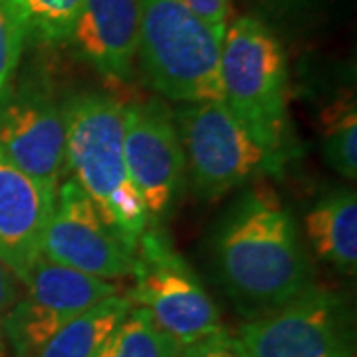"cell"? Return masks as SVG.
I'll use <instances>...</instances> for the list:
<instances>
[{
  "mask_svg": "<svg viewBox=\"0 0 357 357\" xmlns=\"http://www.w3.org/2000/svg\"><path fill=\"white\" fill-rule=\"evenodd\" d=\"M213 260L222 290L248 321L316 286L292 211L268 187L230 204L213 238Z\"/></svg>",
  "mask_w": 357,
  "mask_h": 357,
  "instance_id": "cell-1",
  "label": "cell"
},
{
  "mask_svg": "<svg viewBox=\"0 0 357 357\" xmlns=\"http://www.w3.org/2000/svg\"><path fill=\"white\" fill-rule=\"evenodd\" d=\"M66 171L89 197L103 222L135 255L151 225L123 159V103L109 93L84 91L62 103Z\"/></svg>",
  "mask_w": 357,
  "mask_h": 357,
  "instance_id": "cell-2",
  "label": "cell"
},
{
  "mask_svg": "<svg viewBox=\"0 0 357 357\" xmlns=\"http://www.w3.org/2000/svg\"><path fill=\"white\" fill-rule=\"evenodd\" d=\"M222 40L181 0H141L137 62L159 96L178 103L225 102Z\"/></svg>",
  "mask_w": 357,
  "mask_h": 357,
  "instance_id": "cell-3",
  "label": "cell"
},
{
  "mask_svg": "<svg viewBox=\"0 0 357 357\" xmlns=\"http://www.w3.org/2000/svg\"><path fill=\"white\" fill-rule=\"evenodd\" d=\"M220 79L229 109L256 139L288 157V60L282 42L252 16L234 18L220 48Z\"/></svg>",
  "mask_w": 357,
  "mask_h": 357,
  "instance_id": "cell-4",
  "label": "cell"
},
{
  "mask_svg": "<svg viewBox=\"0 0 357 357\" xmlns=\"http://www.w3.org/2000/svg\"><path fill=\"white\" fill-rule=\"evenodd\" d=\"M187 175L199 195L215 199L278 173L286 159L266 149L225 102L183 103L173 112Z\"/></svg>",
  "mask_w": 357,
  "mask_h": 357,
  "instance_id": "cell-5",
  "label": "cell"
},
{
  "mask_svg": "<svg viewBox=\"0 0 357 357\" xmlns=\"http://www.w3.org/2000/svg\"><path fill=\"white\" fill-rule=\"evenodd\" d=\"M131 278L129 302L145 310L181 347L222 330L217 304L159 225L141 234Z\"/></svg>",
  "mask_w": 357,
  "mask_h": 357,
  "instance_id": "cell-6",
  "label": "cell"
},
{
  "mask_svg": "<svg viewBox=\"0 0 357 357\" xmlns=\"http://www.w3.org/2000/svg\"><path fill=\"white\" fill-rule=\"evenodd\" d=\"M238 340L250 357H354L356 351L347 302L318 286L246 321Z\"/></svg>",
  "mask_w": 357,
  "mask_h": 357,
  "instance_id": "cell-7",
  "label": "cell"
},
{
  "mask_svg": "<svg viewBox=\"0 0 357 357\" xmlns=\"http://www.w3.org/2000/svg\"><path fill=\"white\" fill-rule=\"evenodd\" d=\"M123 159L151 222H163L187 183V163L169 105L157 98L123 105Z\"/></svg>",
  "mask_w": 357,
  "mask_h": 357,
  "instance_id": "cell-8",
  "label": "cell"
},
{
  "mask_svg": "<svg viewBox=\"0 0 357 357\" xmlns=\"http://www.w3.org/2000/svg\"><path fill=\"white\" fill-rule=\"evenodd\" d=\"M42 256L109 282L129 278L135 268V255L103 222L98 208L72 177L58 185L42 241Z\"/></svg>",
  "mask_w": 357,
  "mask_h": 357,
  "instance_id": "cell-9",
  "label": "cell"
},
{
  "mask_svg": "<svg viewBox=\"0 0 357 357\" xmlns=\"http://www.w3.org/2000/svg\"><path fill=\"white\" fill-rule=\"evenodd\" d=\"M0 157L38 181L62 183L64 115L46 89L10 86L0 96Z\"/></svg>",
  "mask_w": 357,
  "mask_h": 357,
  "instance_id": "cell-10",
  "label": "cell"
},
{
  "mask_svg": "<svg viewBox=\"0 0 357 357\" xmlns=\"http://www.w3.org/2000/svg\"><path fill=\"white\" fill-rule=\"evenodd\" d=\"M58 187L30 177L0 157V260L22 282L42 256Z\"/></svg>",
  "mask_w": 357,
  "mask_h": 357,
  "instance_id": "cell-11",
  "label": "cell"
},
{
  "mask_svg": "<svg viewBox=\"0 0 357 357\" xmlns=\"http://www.w3.org/2000/svg\"><path fill=\"white\" fill-rule=\"evenodd\" d=\"M139 26L141 0H86L68 44L98 74L128 82L137 62Z\"/></svg>",
  "mask_w": 357,
  "mask_h": 357,
  "instance_id": "cell-12",
  "label": "cell"
},
{
  "mask_svg": "<svg viewBox=\"0 0 357 357\" xmlns=\"http://www.w3.org/2000/svg\"><path fill=\"white\" fill-rule=\"evenodd\" d=\"M20 284L26 288L22 300L62 324H68L115 294L123 292L115 282L56 264L44 256H40Z\"/></svg>",
  "mask_w": 357,
  "mask_h": 357,
  "instance_id": "cell-13",
  "label": "cell"
},
{
  "mask_svg": "<svg viewBox=\"0 0 357 357\" xmlns=\"http://www.w3.org/2000/svg\"><path fill=\"white\" fill-rule=\"evenodd\" d=\"M312 252L345 276L357 272V195L340 189L321 197L304 218Z\"/></svg>",
  "mask_w": 357,
  "mask_h": 357,
  "instance_id": "cell-14",
  "label": "cell"
},
{
  "mask_svg": "<svg viewBox=\"0 0 357 357\" xmlns=\"http://www.w3.org/2000/svg\"><path fill=\"white\" fill-rule=\"evenodd\" d=\"M131 307L128 294H115L64 324L32 357H96Z\"/></svg>",
  "mask_w": 357,
  "mask_h": 357,
  "instance_id": "cell-15",
  "label": "cell"
},
{
  "mask_svg": "<svg viewBox=\"0 0 357 357\" xmlns=\"http://www.w3.org/2000/svg\"><path fill=\"white\" fill-rule=\"evenodd\" d=\"M178 354L181 345L161 332L145 310L133 306L96 357H178Z\"/></svg>",
  "mask_w": 357,
  "mask_h": 357,
  "instance_id": "cell-16",
  "label": "cell"
},
{
  "mask_svg": "<svg viewBox=\"0 0 357 357\" xmlns=\"http://www.w3.org/2000/svg\"><path fill=\"white\" fill-rule=\"evenodd\" d=\"M321 151L337 175L347 181L357 177V105L347 93L330 105L321 117Z\"/></svg>",
  "mask_w": 357,
  "mask_h": 357,
  "instance_id": "cell-17",
  "label": "cell"
},
{
  "mask_svg": "<svg viewBox=\"0 0 357 357\" xmlns=\"http://www.w3.org/2000/svg\"><path fill=\"white\" fill-rule=\"evenodd\" d=\"M86 0H16L24 20L26 40L44 46L68 44Z\"/></svg>",
  "mask_w": 357,
  "mask_h": 357,
  "instance_id": "cell-18",
  "label": "cell"
},
{
  "mask_svg": "<svg viewBox=\"0 0 357 357\" xmlns=\"http://www.w3.org/2000/svg\"><path fill=\"white\" fill-rule=\"evenodd\" d=\"M26 42L24 20L16 0H0V96L13 86Z\"/></svg>",
  "mask_w": 357,
  "mask_h": 357,
  "instance_id": "cell-19",
  "label": "cell"
},
{
  "mask_svg": "<svg viewBox=\"0 0 357 357\" xmlns=\"http://www.w3.org/2000/svg\"><path fill=\"white\" fill-rule=\"evenodd\" d=\"M178 357H250L244 349L241 340L236 335H230L229 332H220L206 335L199 342H192L189 345L181 347Z\"/></svg>",
  "mask_w": 357,
  "mask_h": 357,
  "instance_id": "cell-20",
  "label": "cell"
},
{
  "mask_svg": "<svg viewBox=\"0 0 357 357\" xmlns=\"http://www.w3.org/2000/svg\"><path fill=\"white\" fill-rule=\"evenodd\" d=\"M192 14H197L208 26L218 40L225 38L230 24L232 0H181Z\"/></svg>",
  "mask_w": 357,
  "mask_h": 357,
  "instance_id": "cell-21",
  "label": "cell"
},
{
  "mask_svg": "<svg viewBox=\"0 0 357 357\" xmlns=\"http://www.w3.org/2000/svg\"><path fill=\"white\" fill-rule=\"evenodd\" d=\"M16 282H18V278L14 276L13 270L0 260V324L20 298Z\"/></svg>",
  "mask_w": 357,
  "mask_h": 357,
  "instance_id": "cell-22",
  "label": "cell"
},
{
  "mask_svg": "<svg viewBox=\"0 0 357 357\" xmlns=\"http://www.w3.org/2000/svg\"><path fill=\"white\" fill-rule=\"evenodd\" d=\"M0 357H6V344H4L2 335H0Z\"/></svg>",
  "mask_w": 357,
  "mask_h": 357,
  "instance_id": "cell-23",
  "label": "cell"
}]
</instances>
